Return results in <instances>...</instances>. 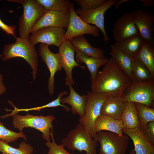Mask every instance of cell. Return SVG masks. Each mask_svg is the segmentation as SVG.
I'll return each mask as SVG.
<instances>
[{"mask_svg":"<svg viewBox=\"0 0 154 154\" xmlns=\"http://www.w3.org/2000/svg\"><path fill=\"white\" fill-rule=\"evenodd\" d=\"M124 127L121 120H118L108 116L100 114L96 119L94 123L95 132L103 130L108 131L122 135Z\"/></svg>","mask_w":154,"mask_h":154,"instance_id":"20","label":"cell"},{"mask_svg":"<svg viewBox=\"0 0 154 154\" xmlns=\"http://www.w3.org/2000/svg\"><path fill=\"white\" fill-rule=\"evenodd\" d=\"M46 11H69L72 3L69 0H35Z\"/></svg>","mask_w":154,"mask_h":154,"instance_id":"29","label":"cell"},{"mask_svg":"<svg viewBox=\"0 0 154 154\" xmlns=\"http://www.w3.org/2000/svg\"><path fill=\"white\" fill-rule=\"evenodd\" d=\"M107 0H73L82 11H88L96 9L103 5Z\"/></svg>","mask_w":154,"mask_h":154,"instance_id":"34","label":"cell"},{"mask_svg":"<svg viewBox=\"0 0 154 154\" xmlns=\"http://www.w3.org/2000/svg\"><path fill=\"white\" fill-rule=\"evenodd\" d=\"M141 130L145 137L154 145V121L147 123Z\"/></svg>","mask_w":154,"mask_h":154,"instance_id":"35","label":"cell"},{"mask_svg":"<svg viewBox=\"0 0 154 154\" xmlns=\"http://www.w3.org/2000/svg\"><path fill=\"white\" fill-rule=\"evenodd\" d=\"M12 116L14 128L21 131L25 127L34 128L42 133V137L47 142L50 141V130L53 127L52 123L55 119L53 116H34L28 114L25 116L17 114Z\"/></svg>","mask_w":154,"mask_h":154,"instance_id":"6","label":"cell"},{"mask_svg":"<svg viewBox=\"0 0 154 154\" xmlns=\"http://www.w3.org/2000/svg\"><path fill=\"white\" fill-rule=\"evenodd\" d=\"M76 53V61L78 64L84 63L87 66L91 75V83L94 81L98 68L105 65L108 59L107 58H98L86 55L75 47Z\"/></svg>","mask_w":154,"mask_h":154,"instance_id":"21","label":"cell"},{"mask_svg":"<svg viewBox=\"0 0 154 154\" xmlns=\"http://www.w3.org/2000/svg\"><path fill=\"white\" fill-rule=\"evenodd\" d=\"M65 80L66 84L69 87L70 94L66 97H61L60 103L62 105L64 104H69L71 107V110L72 114L74 115L78 114L80 118H82L85 114L87 95L81 96L78 94L66 78Z\"/></svg>","mask_w":154,"mask_h":154,"instance_id":"18","label":"cell"},{"mask_svg":"<svg viewBox=\"0 0 154 154\" xmlns=\"http://www.w3.org/2000/svg\"><path fill=\"white\" fill-rule=\"evenodd\" d=\"M0 28L7 34L13 36L15 38L16 26H9L4 23L0 19Z\"/></svg>","mask_w":154,"mask_h":154,"instance_id":"36","label":"cell"},{"mask_svg":"<svg viewBox=\"0 0 154 154\" xmlns=\"http://www.w3.org/2000/svg\"><path fill=\"white\" fill-rule=\"evenodd\" d=\"M84 116L80 118L79 123L84 125L90 136L96 139V133L94 130L96 119L100 114L102 106L108 96L103 94L88 91Z\"/></svg>","mask_w":154,"mask_h":154,"instance_id":"5","label":"cell"},{"mask_svg":"<svg viewBox=\"0 0 154 154\" xmlns=\"http://www.w3.org/2000/svg\"><path fill=\"white\" fill-rule=\"evenodd\" d=\"M2 54L0 55V58L2 56Z\"/></svg>","mask_w":154,"mask_h":154,"instance_id":"41","label":"cell"},{"mask_svg":"<svg viewBox=\"0 0 154 154\" xmlns=\"http://www.w3.org/2000/svg\"><path fill=\"white\" fill-rule=\"evenodd\" d=\"M135 103L142 129L147 123L154 121V109L142 104Z\"/></svg>","mask_w":154,"mask_h":154,"instance_id":"31","label":"cell"},{"mask_svg":"<svg viewBox=\"0 0 154 154\" xmlns=\"http://www.w3.org/2000/svg\"><path fill=\"white\" fill-rule=\"evenodd\" d=\"M68 92L67 91H64L60 92L58 95L57 98L54 100L49 103H48L44 105L34 107L32 108H26V109H18L16 108L12 103L9 100L8 102L9 103L13 106L14 108V109L13 110H9L7 109H5V110L7 111H11L12 112L9 114L5 115L4 116H1L0 117L2 119H4L7 117L10 116H12L13 115L17 114L19 112L25 111L28 112L29 111L34 110L39 111L41 110L48 108L55 107L58 106H60L63 107L67 112H68L70 111V109L64 105L60 103V98L62 97L67 94Z\"/></svg>","mask_w":154,"mask_h":154,"instance_id":"28","label":"cell"},{"mask_svg":"<svg viewBox=\"0 0 154 154\" xmlns=\"http://www.w3.org/2000/svg\"><path fill=\"white\" fill-rule=\"evenodd\" d=\"M33 148L29 144L23 141L18 148H15L9 145L6 141L0 140V151L2 154H32Z\"/></svg>","mask_w":154,"mask_h":154,"instance_id":"30","label":"cell"},{"mask_svg":"<svg viewBox=\"0 0 154 154\" xmlns=\"http://www.w3.org/2000/svg\"><path fill=\"white\" fill-rule=\"evenodd\" d=\"M70 41L75 48L86 55L98 58H105L103 50L92 46L83 35L76 37Z\"/></svg>","mask_w":154,"mask_h":154,"instance_id":"22","label":"cell"},{"mask_svg":"<svg viewBox=\"0 0 154 154\" xmlns=\"http://www.w3.org/2000/svg\"><path fill=\"white\" fill-rule=\"evenodd\" d=\"M143 39L139 33L114 44L129 57L135 58L140 49Z\"/></svg>","mask_w":154,"mask_h":154,"instance_id":"23","label":"cell"},{"mask_svg":"<svg viewBox=\"0 0 154 154\" xmlns=\"http://www.w3.org/2000/svg\"><path fill=\"white\" fill-rule=\"evenodd\" d=\"M117 1L108 0L101 6L93 10L84 11L80 9L75 11L79 17L84 21L89 24L95 25L101 30L104 36L103 40L107 43L109 42V38L105 28L104 15L106 11L114 5Z\"/></svg>","mask_w":154,"mask_h":154,"instance_id":"10","label":"cell"},{"mask_svg":"<svg viewBox=\"0 0 154 154\" xmlns=\"http://www.w3.org/2000/svg\"><path fill=\"white\" fill-rule=\"evenodd\" d=\"M21 4L23 8V13L19 22L20 37L28 39L31 30L37 21L45 14V11L35 0H10Z\"/></svg>","mask_w":154,"mask_h":154,"instance_id":"4","label":"cell"},{"mask_svg":"<svg viewBox=\"0 0 154 154\" xmlns=\"http://www.w3.org/2000/svg\"><path fill=\"white\" fill-rule=\"evenodd\" d=\"M129 154H135V151L134 149H131L130 151Z\"/></svg>","mask_w":154,"mask_h":154,"instance_id":"40","label":"cell"},{"mask_svg":"<svg viewBox=\"0 0 154 154\" xmlns=\"http://www.w3.org/2000/svg\"><path fill=\"white\" fill-rule=\"evenodd\" d=\"M70 17L68 27L63 38V41L71 40L77 36L89 34L97 37L100 29L96 26L91 25L82 19L76 13L72 3L70 10Z\"/></svg>","mask_w":154,"mask_h":154,"instance_id":"9","label":"cell"},{"mask_svg":"<svg viewBox=\"0 0 154 154\" xmlns=\"http://www.w3.org/2000/svg\"><path fill=\"white\" fill-rule=\"evenodd\" d=\"M32 154H34L32 153Z\"/></svg>","mask_w":154,"mask_h":154,"instance_id":"42","label":"cell"},{"mask_svg":"<svg viewBox=\"0 0 154 154\" xmlns=\"http://www.w3.org/2000/svg\"><path fill=\"white\" fill-rule=\"evenodd\" d=\"M100 143L98 154H125L130 138L126 135L120 136L115 133L102 131L96 133Z\"/></svg>","mask_w":154,"mask_h":154,"instance_id":"8","label":"cell"},{"mask_svg":"<svg viewBox=\"0 0 154 154\" xmlns=\"http://www.w3.org/2000/svg\"><path fill=\"white\" fill-rule=\"evenodd\" d=\"M130 0H121L119 1H117L114 5V9H117L122 3L126 2L131 1Z\"/></svg>","mask_w":154,"mask_h":154,"instance_id":"39","label":"cell"},{"mask_svg":"<svg viewBox=\"0 0 154 154\" xmlns=\"http://www.w3.org/2000/svg\"><path fill=\"white\" fill-rule=\"evenodd\" d=\"M70 17V12L56 11H46L44 15L32 28L31 33L40 28L46 27H60L67 29Z\"/></svg>","mask_w":154,"mask_h":154,"instance_id":"15","label":"cell"},{"mask_svg":"<svg viewBox=\"0 0 154 154\" xmlns=\"http://www.w3.org/2000/svg\"><path fill=\"white\" fill-rule=\"evenodd\" d=\"M121 120L124 128L132 129L140 127V122L134 102H126Z\"/></svg>","mask_w":154,"mask_h":154,"instance_id":"25","label":"cell"},{"mask_svg":"<svg viewBox=\"0 0 154 154\" xmlns=\"http://www.w3.org/2000/svg\"><path fill=\"white\" fill-rule=\"evenodd\" d=\"M97 142L90 136L85 126L79 123L62 139V144L72 151L77 150L81 153L84 151L86 154H98Z\"/></svg>","mask_w":154,"mask_h":154,"instance_id":"3","label":"cell"},{"mask_svg":"<svg viewBox=\"0 0 154 154\" xmlns=\"http://www.w3.org/2000/svg\"><path fill=\"white\" fill-rule=\"evenodd\" d=\"M65 32L62 28L46 27L40 28L31 33L28 40L33 45L38 43L48 45H54L58 48L63 42V38Z\"/></svg>","mask_w":154,"mask_h":154,"instance_id":"11","label":"cell"},{"mask_svg":"<svg viewBox=\"0 0 154 154\" xmlns=\"http://www.w3.org/2000/svg\"><path fill=\"white\" fill-rule=\"evenodd\" d=\"M126 102L121 97L108 96L102 106L100 114L121 120Z\"/></svg>","mask_w":154,"mask_h":154,"instance_id":"19","label":"cell"},{"mask_svg":"<svg viewBox=\"0 0 154 154\" xmlns=\"http://www.w3.org/2000/svg\"><path fill=\"white\" fill-rule=\"evenodd\" d=\"M59 49L58 53L61 60L62 67L64 69L66 76L65 78L70 83L74 86L75 84L72 74L73 68L78 66L84 69L85 66L80 65L75 60V47L70 40H66L63 41L59 47Z\"/></svg>","mask_w":154,"mask_h":154,"instance_id":"16","label":"cell"},{"mask_svg":"<svg viewBox=\"0 0 154 154\" xmlns=\"http://www.w3.org/2000/svg\"><path fill=\"white\" fill-rule=\"evenodd\" d=\"M15 38V43L4 45L2 54L3 57L2 60L4 61L16 57L23 58L32 70L33 79L34 81L36 78L38 66V54L35 46L28 39H23L20 37Z\"/></svg>","mask_w":154,"mask_h":154,"instance_id":"2","label":"cell"},{"mask_svg":"<svg viewBox=\"0 0 154 154\" xmlns=\"http://www.w3.org/2000/svg\"><path fill=\"white\" fill-rule=\"evenodd\" d=\"M143 3L142 5L144 7L149 8L154 5V0H139Z\"/></svg>","mask_w":154,"mask_h":154,"instance_id":"38","label":"cell"},{"mask_svg":"<svg viewBox=\"0 0 154 154\" xmlns=\"http://www.w3.org/2000/svg\"><path fill=\"white\" fill-rule=\"evenodd\" d=\"M135 25L143 38L154 45V16L149 9L133 11Z\"/></svg>","mask_w":154,"mask_h":154,"instance_id":"13","label":"cell"},{"mask_svg":"<svg viewBox=\"0 0 154 154\" xmlns=\"http://www.w3.org/2000/svg\"><path fill=\"white\" fill-rule=\"evenodd\" d=\"M50 133L52 142H47L46 143V145L49 148L48 154H75L73 153H70L67 151L62 144L58 145L56 143L53 135L52 128H51Z\"/></svg>","mask_w":154,"mask_h":154,"instance_id":"33","label":"cell"},{"mask_svg":"<svg viewBox=\"0 0 154 154\" xmlns=\"http://www.w3.org/2000/svg\"><path fill=\"white\" fill-rule=\"evenodd\" d=\"M131 74L134 81L145 82L154 80L153 76L148 68L141 61L132 58Z\"/></svg>","mask_w":154,"mask_h":154,"instance_id":"27","label":"cell"},{"mask_svg":"<svg viewBox=\"0 0 154 154\" xmlns=\"http://www.w3.org/2000/svg\"><path fill=\"white\" fill-rule=\"evenodd\" d=\"M110 55L124 74L131 80L134 81L131 74L132 58L123 52L114 44L111 46Z\"/></svg>","mask_w":154,"mask_h":154,"instance_id":"24","label":"cell"},{"mask_svg":"<svg viewBox=\"0 0 154 154\" xmlns=\"http://www.w3.org/2000/svg\"><path fill=\"white\" fill-rule=\"evenodd\" d=\"M121 98L125 102L140 103L152 108L154 100V80L142 82H131Z\"/></svg>","mask_w":154,"mask_h":154,"instance_id":"7","label":"cell"},{"mask_svg":"<svg viewBox=\"0 0 154 154\" xmlns=\"http://www.w3.org/2000/svg\"><path fill=\"white\" fill-rule=\"evenodd\" d=\"M6 91V88L3 80L2 75L0 73V95L4 93Z\"/></svg>","mask_w":154,"mask_h":154,"instance_id":"37","label":"cell"},{"mask_svg":"<svg viewBox=\"0 0 154 154\" xmlns=\"http://www.w3.org/2000/svg\"><path fill=\"white\" fill-rule=\"evenodd\" d=\"M49 46L40 43L39 48V55L42 60L46 64L50 73L48 79V93L50 95L54 92V76L58 71L62 69V64L58 53L55 54L52 52L48 48Z\"/></svg>","mask_w":154,"mask_h":154,"instance_id":"14","label":"cell"},{"mask_svg":"<svg viewBox=\"0 0 154 154\" xmlns=\"http://www.w3.org/2000/svg\"><path fill=\"white\" fill-rule=\"evenodd\" d=\"M116 42L125 40L139 34L135 24L133 11L127 12L116 21L112 30Z\"/></svg>","mask_w":154,"mask_h":154,"instance_id":"12","label":"cell"},{"mask_svg":"<svg viewBox=\"0 0 154 154\" xmlns=\"http://www.w3.org/2000/svg\"><path fill=\"white\" fill-rule=\"evenodd\" d=\"M122 133L132 139L135 154H154V145L144 136L140 127L132 129L124 128Z\"/></svg>","mask_w":154,"mask_h":154,"instance_id":"17","label":"cell"},{"mask_svg":"<svg viewBox=\"0 0 154 154\" xmlns=\"http://www.w3.org/2000/svg\"><path fill=\"white\" fill-rule=\"evenodd\" d=\"M20 137L27 140L26 135L22 131L19 133L13 131L6 128L0 121V140L9 143L14 142Z\"/></svg>","mask_w":154,"mask_h":154,"instance_id":"32","label":"cell"},{"mask_svg":"<svg viewBox=\"0 0 154 154\" xmlns=\"http://www.w3.org/2000/svg\"><path fill=\"white\" fill-rule=\"evenodd\" d=\"M135 58L142 62L154 76V45L143 39L140 49Z\"/></svg>","mask_w":154,"mask_h":154,"instance_id":"26","label":"cell"},{"mask_svg":"<svg viewBox=\"0 0 154 154\" xmlns=\"http://www.w3.org/2000/svg\"><path fill=\"white\" fill-rule=\"evenodd\" d=\"M131 83L111 56L91 84L92 92L108 96L121 97Z\"/></svg>","mask_w":154,"mask_h":154,"instance_id":"1","label":"cell"}]
</instances>
